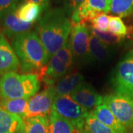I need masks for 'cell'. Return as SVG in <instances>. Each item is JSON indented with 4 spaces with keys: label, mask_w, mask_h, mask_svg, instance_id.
Returning <instances> with one entry per match:
<instances>
[{
    "label": "cell",
    "mask_w": 133,
    "mask_h": 133,
    "mask_svg": "<svg viewBox=\"0 0 133 133\" xmlns=\"http://www.w3.org/2000/svg\"><path fill=\"white\" fill-rule=\"evenodd\" d=\"M64 8L48 10L38 19L36 33L41 39L48 62L68 41L71 32V19Z\"/></svg>",
    "instance_id": "6da1fadb"
},
{
    "label": "cell",
    "mask_w": 133,
    "mask_h": 133,
    "mask_svg": "<svg viewBox=\"0 0 133 133\" xmlns=\"http://www.w3.org/2000/svg\"><path fill=\"white\" fill-rule=\"evenodd\" d=\"M12 47L19 58L22 71L38 73L48 64L47 52L35 31L30 30L16 36L12 40Z\"/></svg>",
    "instance_id": "7a4b0ae2"
},
{
    "label": "cell",
    "mask_w": 133,
    "mask_h": 133,
    "mask_svg": "<svg viewBox=\"0 0 133 133\" xmlns=\"http://www.w3.org/2000/svg\"><path fill=\"white\" fill-rule=\"evenodd\" d=\"M40 89V79L37 74L20 75L9 72L0 77V96L5 99L30 98Z\"/></svg>",
    "instance_id": "3957f363"
},
{
    "label": "cell",
    "mask_w": 133,
    "mask_h": 133,
    "mask_svg": "<svg viewBox=\"0 0 133 133\" xmlns=\"http://www.w3.org/2000/svg\"><path fill=\"white\" fill-rule=\"evenodd\" d=\"M73 56L69 41L56 52L48 64L38 73V78L48 87L54 86L62 77L66 75L73 64Z\"/></svg>",
    "instance_id": "277c9868"
},
{
    "label": "cell",
    "mask_w": 133,
    "mask_h": 133,
    "mask_svg": "<svg viewBox=\"0 0 133 133\" xmlns=\"http://www.w3.org/2000/svg\"><path fill=\"white\" fill-rule=\"evenodd\" d=\"M115 93L133 99V49L117 64L111 77Z\"/></svg>",
    "instance_id": "5b68a950"
},
{
    "label": "cell",
    "mask_w": 133,
    "mask_h": 133,
    "mask_svg": "<svg viewBox=\"0 0 133 133\" xmlns=\"http://www.w3.org/2000/svg\"><path fill=\"white\" fill-rule=\"evenodd\" d=\"M52 109L69 121L75 129L81 132L84 129L86 118L90 112L74 101L70 95H56Z\"/></svg>",
    "instance_id": "8992f818"
},
{
    "label": "cell",
    "mask_w": 133,
    "mask_h": 133,
    "mask_svg": "<svg viewBox=\"0 0 133 133\" xmlns=\"http://www.w3.org/2000/svg\"><path fill=\"white\" fill-rule=\"evenodd\" d=\"M103 104L127 130L133 128V99L115 92L105 95Z\"/></svg>",
    "instance_id": "52a82bcc"
},
{
    "label": "cell",
    "mask_w": 133,
    "mask_h": 133,
    "mask_svg": "<svg viewBox=\"0 0 133 133\" xmlns=\"http://www.w3.org/2000/svg\"><path fill=\"white\" fill-rule=\"evenodd\" d=\"M90 27L87 24H72L69 37L73 59L88 62Z\"/></svg>",
    "instance_id": "ba28073f"
},
{
    "label": "cell",
    "mask_w": 133,
    "mask_h": 133,
    "mask_svg": "<svg viewBox=\"0 0 133 133\" xmlns=\"http://www.w3.org/2000/svg\"><path fill=\"white\" fill-rule=\"evenodd\" d=\"M56 95L55 87L51 86L30 98L24 119L36 116H48L52 110Z\"/></svg>",
    "instance_id": "9c48e42d"
},
{
    "label": "cell",
    "mask_w": 133,
    "mask_h": 133,
    "mask_svg": "<svg viewBox=\"0 0 133 133\" xmlns=\"http://www.w3.org/2000/svg\"><path fill=\"white\" fill-rule=\"evenodd\" d=\"M70 96L77 104L89 111H92L97 106L103 104V96L91 84L84 81L72 90Z\"/></svg>",
    "instance_id": "30bf717a"
},
{
    "label": "cell",
    "mask_w": 133,
    "mask_h": 133,
    "mask_svg": "<svg viewBox=\"0 0 133 133\" xmlns=\"http://www.w3.org/2000/svg\"><path fill=\"white\" fill-rule=\"evenodd\" d=\"M20 62L13 47L2 33H0V76L16 70Z\"/></svg>",
    "instance_id": "8fae6325"
},
{
    "label": "cell",
    "mask_w": 133,
    "mask_h": 133,
    "mask_svg": "<svg viewBox=\"0 0 133 133\" xmlns=\"http://www.w3.org/2000/svg\"><path fill=\"white\" fill-rule=\"evenodd\" d=\"M16 10L8 13L0 20L2 33L9 38H14L19 34L30 31L33 25V23L24 22L20 20L16 16Z\"/></svg>",
    "instance_id": "7c38bea8"
},
{
    "label": "cell",
    "mask_w": 133,
    "mask_h": 133,
    "mask_svg": "<svg viewBox=\"0 0 133 133\" xmlns=\"http://www.w3.org/2000/svg\"><path fill=\"white\" fill-rule=\"evenodd\" d=\"M110 56L111 49L109 45L100 41L90 33L88 48V62L103 64L108 61Z\"/></svg>",
    "instance_id": "4fadbf2b"
},
{
    "label": "cell",
    "mask_w": 133,
    "mask_h": 133,
    "mask_svg": "<svg viewBox=\"0 0 133 133\" xmlns=\"http://www.w3.org/2000/svg\"><path fill=\"white\" fill-rule=\"evenodd\" d=\"M90 112L100 122L113 129L117 133H129L127 129L119 122L109 108L104 104L97 106Z\"/></svg>",
    "instance_id": "5bb4252c"
},
{
    "label": "cell",
    "mask_w": 133,
    "mask_h": 133,
    "mask_svg": "<svg viewBox=\"0 0 133 133\" xmlns=\"http://www.w3.org/2000/svg\"><path fill=\"white\" fill-rule=\"evenodd\" d=\"M24 120L11 114L0 107V133H19L23 128Z\"/></svg>",
    "instance_id": "9a60e30c"
},
{
    "label": "cell",
    "mask_w": 133,
    "mask_h": 133,
    "mask_svg": "<svg viewBox=\"0 0 133 133\" xmlns=\"http://www.w3.org/2000/svg\"><path fill=\"white\" fill-rule=\"evenodd\" d=\"M83 81L84 76L78 72L65 75L54 85L56 95H70L76 86Z\"/></svg>",
    "instance_id": "2e32d148"
},
{
    "label": "cell",
    "mask_w": 133,
    "mask_h": 133,
    "mask_svg": "<svg viewBox=\"0 0 133 133\" xmlns=\"http://www.w3.org/2000/svg\"><path fill=\"white\" fill-rule=\"evenodd\" d=\"M42 12L44 11L41 6L30 2L21 4L16 10V16L20 20L33 24L40 19Z\"/></svg>",
    "instance_id": "e0dca14e"
},
{
    "label": "cell",
    "mask_w": 133,
    "mask_h": 133,
    "mask_svg": "<svg viewBox=\"0 0 133 133\" xmlns=\"http://www.w3.org/2000/svg\"><path fill=\"white\" fill-rule=\"evenodd\" d=\"M50 133H75L76 129L71 123L54 110L48 115Z\"/></svg>",
    "instance_id": "ac0fdd59"
},
{
    "label": "cell",
    "mask_w": 133,
    "mask_h": 133,
    "mask_svg": "<svg viewBox=\"0 0 133 133\" xmlns=\"http://www.w3.org/2000/svg\"><path fill=\"white\" fill-rule=\"evenodd\" d=\"M23 120V128L19 133H50L48 116H36Z\"/></svg>",
    "instance_id": "d6986e66"
},
{
    "label": "cell",
    "mask_w": 133,
    "mask_h": 133,
    "mask_svg": "<svg viewBox=\"0 0 133 133\" xmlns=\"http://www.w3.org/2000/svg\"><path fill=\"white\" fill-rule=\"evenodd\" d=\"M29 98H15V99H0V107L11 114L18 115L24 119Z\"/></svg>",
    "instance_id": "ffe728a7"
},
{
    "label": "cell",
    "mask_w": 133,
    "mask_h": 133,
    "mask_svg": "<svg viewBox=\"0 0 133 133\" xmlns=\"http://www.w3.org/2000/svg\"><path fill=\"white\" fill-rule=\"evenodd\" d=\"M110 13L121 18L133 19V0H111Z\"/></svg>",
    "instance_id": "44dd1931"
},
{
    "label": "cell",
    "mask_w": 133,
    "mask_h": 133,
    "mask_svg": "<svg viewBox=\"0 0 133 133\" xmlns=\"http://www.w3.org/2000/svg\"><path fill=\"white\" fill-rule=\"evenodd\" d=\"M84 131L87 133H117L113 129L100 122L91 112L85 119Z\"/></svg>",
    "instance_id": "7402d4cb"
},
{
    "label": "cell",
    "mask_w": 133,
    "mask_h": 133,
    "mask_svg": "<svg viewBox=\"0 0 133 133\" xmlns=\"http://www.w3.org/2000/svg\"><path fill=\"white\" fill-rule=\"evenodd\" d=\"M108 31L122 38H125L130 33L129 27H127L122 19L117 16H109Z\"/></svg>",
    "instance_id": "603a6c76"
},
{
    "label": "cell",
    "mask_w": 133,
    "mask_h": 133,
    "mask_svg": "<svg viewBox=\"0 0 133 133\" xmlns=\"http://www.w3.org/2000/svg\"><path fill=\"white\" fill-rule=\"evenodd\" d=\"M90 32L94 36L98 38L100 41L103 42L107 44H118L121 43L124 38H120L118 36H115L109 31H101L96 30L92 27H90Z\"/></svg>",
    "instance_id": "cb8c5ba5"
},
{
    "label": "cell",
    "mask_w": 133,
    "mask_h": 133,
    "mask_svg": "<svg viewBox=\"0 0 133 133\" xmlns=\"http://www.w3.org/2000/svg\"><path fill=\"white\" fill-rule=\"evenodd\" d=\"M86 2L91 9L102 14L111 11V0H86Z\"/></svg>",
    "instance_id": "d4e9b609"
},
{
    "label": "cell",
    "mask_w": 133,
    "mask_h": 133,
    "mask_svg": "<svg viewBox=\"0 0 133 133\" xmlns=\"http://www.w3.org/2000/svg\"><path fill=\"white\" fill-rule=\"evenodd\" d=\"M109 16L101 14L90 21L91 27L101 31H108Z\"/></svg>",
    "instance_id": "484cf974"
},
{
    "label": "cell",
    "mask_w": 133,
    "mask_h": 133,
    "mask_svg": "<svg viewBox=\"0 0 133 133\" xmlns=\"http://www.w3.org/2000/svg\"><path fill=\"white\" fill-rule=\"evenodd\" d=\"M19 0H0V20L5 15L17 8Z\"/></svg>",
    "instance_id": "4316f807"
},
{
    "label": "cell",
    "mask_w": 133,
    "mask_h": 133,
    "mask_svg": "<svg viewBox=\"0 0 133 133\" xmlns=\"http://www.w3.org/2000/svg\"><path fill=\"white\" fill-rule=\"evenodd\" d=\"M85 0H66V10L68 14L70 15L78 8V6Z\"/></svg>",
    "instance_id": "83f0119b"
},
{
    "label": "cell",
    "mask_w": 133,
    "mask_h": 133,
    "mask_svg": "<svg viewBox=\"0 0 133 133\" xmlns=\"http://www.w3.org/2000/svg\"><path fill=\"white\" fill-rule=\"evenodd\" d=\"M26 2L36 3L42 7L43 11H47L50 5V0H25Z\"/></svg>",
    "instance_id": "f1b7e54d"
},
{
    "label": "cell",
    "mask_w": 133,
    "mask_h": 133,
    "mask_svg": "<svg viewBox=\"0 0 133 133\" xmlns=\"http://www.w3.org/2000/svg\"><path fill=\"white\" fill-rule=\"evenodd\" d=\"M80 133H87V132H80Z\"/></svg>",
    "instance_id": "f546056e"
}]
</instances>
